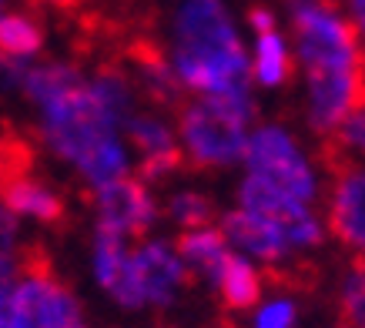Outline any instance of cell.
I'll use <instances>...</instances> for the list:
<instances>
[{
	"mask_svg": "<svg viewBox=\"0 0 365 328\" xmlns=\"http://www.w3.org/2000/svg\"><path fill=\"white\" fill-rule=\"evenodd\" d=\"M175 248L178 255L185 258V265L191 268L195 278H201L205 285H211L218 278V272L225 268L228 255L235 252L232 241L225 238L222 228H191V231H181L175 238Z\"/></svg>",
	"mask_w": 365,
	"mask_h": 328,
	"instance_id": "cell-14",
	"label": "cell"
},
{
	"mask_svg": "<svg viewBox=\"0 0 365 328\" xmlns=\"http://www.w3.org/2000/svg\"><path fill=\"white\" fill-rule=\"evenodd\" d=\"M124 134H128V144L138 151V178L148 181V185H158V181H168L178 168L185 164V148H181V138L171 134L165 121L158 114H131L128 124H124Z\"/></svg>",
	"mask_w": 365,
	"mask_h": 328,
	"instance_id": "cell-12",
	"label": "cell"
},
{
	"mask_svg": "<svg viewBox=\"0 0 365 328\" xmlns=\"http://www.w3.org/2000/svg\"><path fill=\"white\" fill-rule=\"evenodd\" d=\"M295 54L305 67V114L322 141L365 101L362 34L335 0H288Z\"/></svg>",
	"mask_w": 365,
	"mask_h": 328,
	"instance_id": "cell-2",
	"label": "cell"
},
{
	"mask_svg": "<svg viewBox=\"0 0 365 328\" xmlns=\"http://www.w3.org/2000/svg\"><path fill=\"white\" fill-rule=\"evenodd\" d=\"M44 47V27L37 17L24 11H4V21H0V51H4V61H17V64H27L41 54Z\"/></svg>",
	"mask_w": 365,
	"mask_h": 328,
	"instance_id": "cell-15",
	"label": "cell"
},
{
	"mask_svg": "<svg viewBox=\"0 0 365 328\" xmlns=\"http://www.w3.org/2000/svg\"><path fill=\"white\" fill-rule=\"evenodd\" d=\"M24 94L41 111V138L81 178L111 144L118 128L131 118L134 77L118 64H101L84 77L74 64H34L21 81Z\"/></svg>",
	"mask_w": 365,
	"mask_h": 328,
	"instance_id": "cell-1",
	"label": "cell"
},
{
	"mask_svg": "<svg viewBox=\"0 0 365 328\" xmlns=\"http://www.w3.org/2000/svg\"><path fill=\"white\" fill-rule=\"evenodd\" d=\"M255 98L235 94H195L178 108V138L195 168H228L245 161L252 141Z\"/></svg>",
	"mask_w": 365,
	"mask_h": 328,
	"instance_id": "cell-4",
	"label": "cell"
},
{
	"mask_svg": "<svg viewBox=\"0 0 365 328\" xmlns=\"http://www.w3.org/2000/svg\"><path fill=\"white\" fill-rule=\"evenodd\" d=\"M4 211L14 218H34L41 225H61L67 218L64 198L31 171L27 151L17 138L4 144Z\"/></svg>",
	"mask_w": 365,
	"mask_h": 328,
	"instance_id": "cell-9",
	"label": "cell"
},
{
	"mask_svg": "<svg viewBox=\"0 0 365 328\" xmlns=\"http://www.w3.org/2000/svg\"><path fill=\"white\" fill-rule=\"evenodd\" d=\"M195 278L175 245L161 238H141L131 245V258L111 298L121 312H168L185 295Z\"/></svg>",
	"mask_w": 365,
	"mask_h": 328,
	"instance_id": "cell-6",
	"label": "cell"
},
{
	"mask_svg": "<svg viewBox=\"0 0 365 328\" xmlns=\"http://www.w3.org/2000/svg\"><path fill=\"white\" fill-rule=\"evenodd\" d=\"M245 175L262 178L265 185L285 191L302 205H312L319 198V178L312 161L302 154L295 138L278 128V124H262L252 131L248 154H245Z\"/></svg>",
	"mask_w": 365,
	"mask_h": 328,
	"instance_id": "cell-7",
	"label": "cell"
},
{
	"mask_svg": "<svg viewBox=\"0 0 365 328\" xmlns=\"http://www.w3.org/2000/svg\"><path fill=\"white\" fill-rule=\"evenodd\" d=\"M322 144L339 154H345V158H352V161L365 158V101L342 121V128H339L332 138H325Z\"/></svg>",
	"mask_w": 365,
	"mask_h": 328,
	"instance_id": "cell-20",
	"label": "cell"
},
{
	"mask_svg": "<svg viewBox=\"0 0 365 328\" xmlns=\"http://www.w3.org/2000/svg\"><path fill=\"white\" fill-rule=\"evenodd\" d=\"M31 4H41V7H54V11H78L88 0H31Z\"/></svg>",
	"mask_w": 365,
	"mask_h": 328,
	"instance_id": "cell-23",
	"label": "cell"
},
{
	"mask_svg": "<svg viewBox=\"0 0 365 328\" xmlns=\"http://www.w3.org/2000/svg\"><path fill=\"white\" fill-rule=\"evenodd\" d=\"M329 328H345V325H342V322H339V325H329Z\"/></svg>",
	"mask_w": 365,
	"mask_h": 328,
	"instance_id": "cell-24",
	"label": "cell"
},
{
	"mask_svg": "<svg viewBox=\"0 0 365 328\" xmlns=\"http://www.w3.org/2000/svg\"><path fill=\"white\" fill-rule=\"evenodd\" d=\"M345 4V14H349V21L355 24V31L365 37V0H342Z\"/></svg>",
	"mask_w": 365,
	"mask_h": 328,
	"instance_id": "cell-22",
	"label": "cell"
},
{
	"mask_svg": "<svg viewBox=\"0 0 365 328\" xmlns=\"http://www.w3.org/2000/svg\"><path fill=\"white\" fill-rule=\"evenodd\" d=\"M299 325H302V305L288 288L268 292L248 312V328H299Z\"/></svg>",
	"mask_w": 365,
	"mask_h": 328,
	"instance_id": "cell-18",
	"label": "cell"
},
{
	"mask_svg": "<svg viewBox=\"0 0 365 328\" xmlns=\"http://www.w3.org/2000/svg\"><path fill=\"white\" fill-rule=\"evenodd\" d=\"M94 211H98V228L121 238H144V231L158 218V205L148 191V181L131 175L94 188Z\"/></svg>",
	"mask_w": 365,
	"mask_h": 328,
	"instance_id": "cell-10",
	"label": "cell"
},
{
	"mask_svg": "<svg viewBox=\"0 0 365 328\" xmlns=\"http://www.w3.org/2000/svg\"><path fill=\"white\" fill-rule=\"evenodd\" d=\"M335 308L345 328H365V258H355L339 278Z\"/></svg>",
	"mask_w": 365,
	"mask_h": 328,
	"instance_id": "cell-17",
	"label": "cell"
},
{
	"mask_svg": "<svg viewBox=\"0 0 365 328\" xmlns=\"http://www.w3.org/2000/svg\"><path fill=\"white\" fill-rule=\"evenodd\" d=\"M322 168L332 178L325 225L355 258H365V164L322 144Z\"/></svg>",
	"mask_w": 365,
	"mask_h": 328,
	"instance_id": "cell-8",
	"label": "cell"
},
{
	"mask_svg": "<svg viewBox=\"0 0 365 328\" xmlns=\"http://www.w3.org/2000/svg\"><path fill=\"white\" fill-rule=\"evenodd\" d=\"M248 24L258 34H268V31H275V14L268 11V7H262V4H255L252 11H248Z\"/></svg>",
	"mask_w": 365,
	"mask_h": 328,
	"instance_id": "cell-21",
	"label": "cell"
},
{
	"mask_svg": "<svg viewBox=\"0 0 365 328\" xmlns=\"http://www.w3.org/2000/svg\"><path fill=\"white\" fill-rule=\"evenodd\" d=\"M222 231L225 238L232 241L235 252L248 255L252 262H258L265 272H285L292 258H295V248L282 228L275 221L262 218L255 211H245V208H232L222 215Z\"/></svg>",
	"mask_w": 365,
	"mask_h": 328,
	"instance_id": "cell-11",
	"label": "cell"
},
{
	"mask_svg": "<svg viewBox=\"0 0 365 328\" xmlns=\"http://www.w3.org/2000/svg\"><path fill=\"white\" fill-rule=\"evenodd\" d=\"M0 328H91V322L74 288L37 252H27L4 278Z\"/></svg>",
	"mask_w": 365,
	"mask_h": 328,
	"instance_id": "cell-5",
	"label": "cell"
},
{
	"mask_svg": "<svg viewBox=\"0 0 365 328\" xmlns=\"http://www.w3.org/2000/svg\"><path fill=\"white\" fill-rule=\"evenodd\" d=\"M252 74L262 88H282L288 77H292V54H288L285 37L278 31L258 34V41H255Z\"/></svg>",
	"mask_w": 365,
	"mask_h": 328,
	"instance_id": "cell-16",
	"label": "cell"
},
{
	"mask_svg": "<svg viewBox=\"0 0 365 328\" xmlns=\"http://www.w3.org/2000/svg\"><path fill=\"white\" fill-rule=\"evenodd\" d=\"M168 211H171V218L181 225V231L211 228V218L218 215L215 205H211L205 195H198V191H175L171 201H168Z\"/></svg>",
	"mask_w": 365,
	"mask_h": 328,
	"instance_id": "cell-19",
	"label": "cell"
},
{
	"mask_svg": "<svg viewBox=\"0 0 365 328\" xmlns=\"http://www.w3.org/2000/svg\"><path fill=\"white\" fill-rule=\"evenodd\" d=\"M265 282H268V272L258 268V262H252V258L242 252H232L228 262H225V268L218 272V278H215L208 288L215 292V298L222 302L225 312H252V308L268 295Z\"/></svg>",
	"mask_w": 365,
	"mask_h": 328,
	"instance_id": "cell-13",
	"label": "cell"
},
{
	"mask_svg": "<svg viewBox=\"0 0 365 328\" xmlns=\"http://www.w3.org/2000/svg\"><path fill=\"white\" fill-rule=\"evenodd\" d=\"M168 54L185 91L235 94L252 91V61L225 0H181L168 24Z\"/></svg>",
	"mask_w": 365,
	"mask_h": 328,
	"instance_id": "cell-3",
	"label": "cell"
}]
</instances>
